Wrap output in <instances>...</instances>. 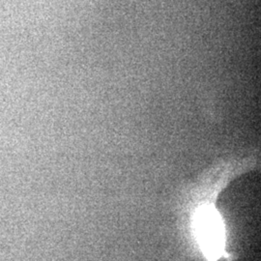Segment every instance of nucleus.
Masks as SVG:
<instances>
[{
  "instance_id": "obj_1",
  "label": "nucleus",
  "mask_w": 261,
  "mask_h": 261,
  "mask_svg": "<svg viewBox=\"0 0 261 261\" xmlns=\"http://www.w3.org/2000/svg\"><path fill=\"white\" fill-rule=\"evenodd\" d=\"M252 167L251 160L246 162H224L211 168L197 184L200 196L198 210L195 214L196 241L209 261L225 259V233L214 200L232 178Z\"/></svg>"
}]
</instances>
